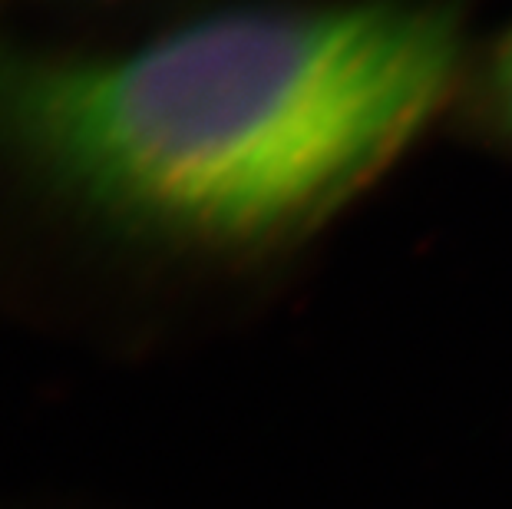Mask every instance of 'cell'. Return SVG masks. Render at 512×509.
Listing matches in <instances>:
<instances>
[{"label":"cell","mask_w":512,"mask_h":509,"mask_svg":"<svg viewBox=\"0 0 512 509\" xmlns=\"http://www.w3.org/2000/svg\"><path fill=\"white\" fill-rule=\"evenodd\" d=\"M476 116L486 133L512 149V27L493 43L486 60L479 63L476 83Z\"/></svg>","instance_id":"obj_2"},{"label":"cell","mask_w":512,"mask_h":509,"mask_svg":"<svg viewBox=\"0 0 512 509\" xmlns=\"http://www.w3.org/2000/svg\"><path fill=\"white\" fill-rule=\"evenodd\" d=\"M463 53L450 0L225 7L119 57L0 40V156L149 242L281 252L427 133Z\"/></svg>","instance_id":"obj_1"}]
</instances>
